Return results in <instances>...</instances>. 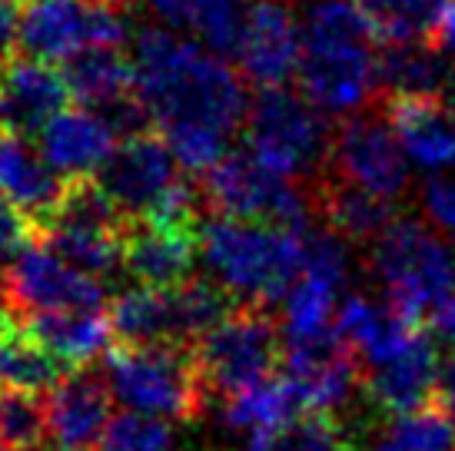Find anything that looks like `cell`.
Masks as SVG:
<instances>
[{
	"mask_svg": "<svg viewBox=\"0 0 455 451\" xmlns=\"http://www.w3.org/2000/svg\"><path fill=\"white\" fill-rule=\"evenodd\" d=\"M137 97L156 130L206 123L223 133L243 130L250 116V83L220 53L183 40L170 27H143L133 47Z\"/></svg>",
	"mask_w": 455,
	"mask_h": 451,
	"instance_id": "1",
	"label": "cell"
},
{
	"mask_svg": "<svg viewBox=\"0 0 455 451\" xmlns=\"http://www.w3.org/2000/svg\"><path fill=\"white\" fill-rule=\"evenodd\" d=\"M353 0H316L303 17L299 93L323 113H359L379 97V53Z\"/></svg>",
	"mask_w": 455,
	"mask_h": 451,
	"instance_id": "2",
	"label": "cell"
},
{
	"mask_svg": "<svg viewBox=\"0 0 455 451\" xmlns=\"http://www.w3.org/2000/svg\"><path fill=\"white\" fill-rule=\"evenodd\" d=\"M200 256L216 282L243 302L269 305L303 276V236L269 223L210 216L196 229Z\"/></svg>",
	"mask_w": 455,
	"mask_h": 451,
	"instance_id": "3",
	"label": "cell"
},
{
	"mask_svg": "<svg viewBox=\"0 0 455 451\" xmlns=\"http://www.w3.org/2000/svg\"><path fill=\"white\" fill-rule=\"evenodd\" d=\"M369 263L386 286V302L416 326L455 296V249L426 219L395 216L372 242Z\"/></svg>",
	"mask_w": 455,
	"mask_h": 451,
	"instance_id": "4",
	"label": "cell"
},
{
	"mask_svg": "<svg viewBox=\"0 0 455 451\" xmlns=\"http://www.w3.org/2000/svg\"><path fill=\"white\" fill-rule=\"evenodd\" d=\"M183 166L156 126L120 139L97 179L130 219H170L200 226V189L183 179Z\"/></svg>",
	"mask_w": 455,
	"mask_h": 451,
	"instance_id": "5",
	"label": "cell"
},
{
	"mask_svg": "<svg viewBox=\"0 0 455 451\" xmlns=\"http://www.w3.org/2000/svg\"><path fill=\"white\" fill-rule=\"evenodd\" d=\"M103 376L127 412L193 422L206 405V382L187 345H116Z\"/></svg>",
	"mask_w": 455,
	"mask_h": 451,
	"instance_id": "6",
	"label": "cell"
},
{
	"mask_svg": "<svg viewBox=\"0 0 455 451\" xmlns=\"http://www.w3.org/2000/svg\"><path fill=\"white\" fill-rule=\"evenodd\" d=\"M200 200L213 216L243 219V223H269L290 233L313 229V196L306 183L286 179L276 170L259 163L250 150L227 153L210 173L200 176Z\"/></svg>",
	"mask_w": 455,
	"mask_h": 451,
	"instance_id": "7",
	"label": "cell"
},
{
	"mask_svg": "<svg viewBox=\"0 0 455 451\" xmlns=\"http://www.w3.org/2000/svg\"><path fill=\"white\" fill-rule=\"evenodd\" d=\"M246 146L259 163L286 179L313 183L326 170L332 123L303 93L290 87L259 90L243 123Z\"/></svg>",
	"mask_w": 455,
	"mask_h": 451,
	"instance_id": "8",
	"label": "cell"
},
{
	"mask_svg": "<svg viewBox=\"0 0 455 451\" xmlns=\"http://www.w3.org/2000/svg\"><path fill=\"white\" fill-rule=\"evenodd\" d=\"M283 328L273 322L266 305L243 302L233 315H227L216 328H210L193 345V359L200 368L206 392L236 395L259 385L283 359Z\"/></svg>",
	"mask_w": 455,
	"mask_h": 451,
	"instance_id": "9",
	"label": "cell"
},
{
	"mask_svg": "<svg viewBox=\"0 0 455 451\" xmlns=\"http://www.w3.org/2000/svg\"><path fill=\"white\" fill-rule=\"evenodd\" d=\"M130 11L103 0H20V51L44 63H67L87 47H124Z\"/></svg>",
	"mask_w": 455,
	"mask_h": 451,
	"instance_id": "10",
	"label": "cell"
},
{
	"mask_svg": "<svg viewBox=\"0 0 455 451\" xmlns=\"http://www.w3.org/2000/svg\"><path fill=\"white\" fill-rule=\"evenodd\" d=\"M326 173L392 202L405 193L409 186L405 150L376 103L332 123Z\"/></svg>",
	"mask_w": 455,
	"mask_h": 451,
	"instance_id": "11",
	"label": "cell"
},
{
	"mask_svg": "<svg viewBox=\"0 0 455 451\" xmlns=\"http://www.w3.org/2000/svg\"><path fill=\"white\" fill-rule=\"evenodd\" d=\"M0 289L20 319L24 315L34 319L44 313H70V309H103V299H107L100 279L70 265L40 239L30 242L4 269Z\"/></svg>",
	"mask_w": 455,
	"mask_h": 451,
	"instance_id": "12",
	"label": "cell"
},
{
	"mask_svg": "<svg viewBox=\"0 0 455 451\" xmlns=\"http://www.w3.org/2000/svg\"><path fill=\"white\" fill-rule=\"evenodd\" d=\"M283 378L299 392L306 412H336L353 399L363 385V365L353 349L336 336L309 338V342H286L279 359Z\"/></svg>",
	"mask_w": 455,
	"mask_h": 451,
	"instance_id": "13",
	"label": "cell"
},
{
	"mask_svg": "<svg viewBox=\"0 0 455 451\" xmlns=\"http://www.w3.org/2000/svg\"><path fill=\"white\" fill-rule=\"evenodd\" d=\"M64 70L34 57H11L0 63V130L37 139V133L60 110L70 107Z\"/></svg>",
	"mask_w": 455,
	"mask_h": 451,
	"instance_id": "14",
	"label": "cell"
},
{
	"mask_svg": "<svg viewBox=\"0 0 455 451\" xmlns=\"http://www.w3.org/2000/svg\"><path fill=\"white\" fill-rule=\"evenodd\" d=\"M200 226L170 219H130L124 233V265L140 286L173 289L193 279V259L200 252Z\"/></svg>",
	"mask_w": 455,
	"mask_h": 451,
	"instance_id": "15",
	"label": "cell"
},
{
	"mask_svg": "<svg viewBox=\"0 0 455 451\" xmlns=\"http://www.w3.org/2000/svg\"><path fill=\"white\" fill-rule=\"evenodd\" d=\"M376 107L386 113L412 163L422 170H445L455 163V107L445 97L379 93Z\"/></svg>",
	"mask_w": 455,
	"mask_h": 451,
	"instance_id": "16",
	"label": "cell"
},
{
	"mask_svg": "<svg viewBox=\"0 0 455 451\" xmlns=\"http://www.w3.org/2000/svg\"><path fill=\"white\" fill-rule=\"evenodd\" d=\"M51 439L64 451H90L114 422V392L103 372L74 368L47 399Z\"/></svg>",
	"mask_w": 455,
	"mask_h": 451,
	"instance_id": "17",
	"label": "cell"
},
{
	"mask_svg": "<svg viewBox=\"0 0 455 451\" xmlns=\"http://www.w3.org/2000/svg\"><path fill=\"white\" fill-rule=\"evenodd\" d=\"M44 160L60 176H97L120 146L116 126L87 107H67L37 133Z\"/></svg>",
	"mask_w": 455,
	"mask_h": 451,
	"instance_id": "18",
	"label": "cell"
},
{
	"mask_svg": "<svg viewBox=\"0 0 455 451\" xmlns=\"http://www.w3.org/2000/svg\"><path fill=\"white\" fill-rule=\"evenodd\" d=\"M439 352L432 338L419 328L412 342L395 359H389L379 368L363 372V389L369 401L386 415H405L429 405L439 382Z\"/></svg>",
	"mask_w": 455,
	"mask_h": 451,
	"instance_id": "19",
	"label": "cell"
},
{
	"mask_svg": "<svg viewBox=\"0 0 455 451\" xmlns=\"http://www.w3.org/2000/svg\"><path fill=\"white\" fill-rule=\"evenodd\" d=\"M336 332L353 349L363 368H379L412 342L419 332L416 322H409L389 302H372L366 296H346L336 313Z\"/></svg>",
	"mask_w": 455,
	"mask_h": 451,
	"instance_id": "20",
	"label": "cell"
},
{
	"mask_svg": "<svg viewBox=\"0 0 455 451\" xmlns=\"http://www.w3.org/2000/svg\"><path fill=\"white\" fill-rule=\"evenodd\" d=\"M64 186L67 176H60L44 160L40 146H34L20 133L0 130V196L17 202L37 223V229L60 202Z\"/></svg>",
	"mask_w": 455,
	"mask_h": 451,
	"instance_id": "21",
	"label": "cell"
},
{
	"mask_svg": "<svg viewBox=\"0 0 455 451\" xmlns=\"http://www.w3.org/2000/svg\"><path fill=\"white\" fill-rule=\"evenodd\" d=\"M316 216L323 219V226H329L332 233H339L346 242H376L382 236V229L395 219V202L382 200L376 193L342 183L336 176H329L326 170L306 183Z\"/></svg>",
	"mask_w": 455,
	"mask_h": 451,
	"instance_id": "22",
	"label": "cell"
},
{
	"mask_svg": "<svg viewBox=\"0 0 455 451\" xmlns=\"http://www.w3.org/2000/svg\"><path fill=\"white\" fill-rule=\"evenodd\" d=\"M110 322L124 345H187L180 338L173 289L137 286L110 302Z\"/></svg>",
	"mask_w": 455,
	"mask_h": 451,
	"instance_id": "23",
	"label": "cell"
},
{
	"mask_svg": "<svg viewBox=\"0 0 455 451\" xmlns=\"http://www.w3.org/2000/svg\"><path fill=\"white\" fill-rule=\"evenodd\" d=\"M27 328L47 345V349L70 365H87L110 349L116 336L110 313L103 309H70V313H44L24 319Z\"/></svg>",
	"mask_w": 455,
	"mask_h": 451,
	"instance_id": "24",
	"label": "cell"
},
{
	"mask_svg": "<svg viewBox=\"0 0 455 451\" xmlns=\"http://www.w3.org/2000/svg\"><path fill=\"white\" fill-rule=\"evenodd\" d=\"M455 87V63L432 44H399L379 51V93L449 97Z\"/></svg>",
	"mask_w": 455,
	"mask_h": 451,
	"instance_id": "25",
	"label": "cell"
},
{
	"mask_svg": "<svg viewBox=\"0 0 455 451\" xmlns=\"http://www.w3.org/2000/svg\"><path fill=\"white\" fill-rule=\"evenodd\" d=\"M299 415H306L299 392L286 378H266L259 385L229 395L223 405V425H229L233 431H246V439H253V435H269L276 428L290 425Z\"/></svg>",
	"mask_w": 455,
	"mask_h": 451,
	"instance_id": "26",
	"label": "cell"
},
{
	"mask_svg": "<svg viewBox=\"0 0 455 451\" xmlns=\"http://www.w3.org/2000/svg\"><path fill=\"white\" fill-rule=\"evenodd\" d=\"M379 47L432 44L449 0H353Z\"/></svg>",
	"mask_w": 455,
	"mask_h": 451,
	"instance_id": "27",
	"label": "cell"
},
{
	"mask_svg": "<svg viewBox=\"0 0 455 451\" xmlns=\"http://www.w3.org/2000/svg\"><path fill=\"white\" fill-rule=\"evenodd\" d=\"M64 376V362L27 326L0 336V389L53 392Z\"/></svg>",
	"mask_w": 455,
	"mask_h": 451,
	"instance_id": "28",
	"label": "cell"
},
{
	"mask_svg": "<svg viewBox=\"0 0 455 451\" xmlns=\"http://www.w3.org/2000/svg\"><path fill=\"white\" fill-rule=\"evenodd\" d=\"M336 292L339 289L316 276H299L283 296V338L309 342V338L336 336Z\"/></svg>",
	"mask_w": 455,
	"mask_h": 451,
	"instance_id": "29",
	"label": "cell"
},
{
	"mask_svg": "<svg viewBox=\"0 0 455 451\" xmlns=\"http://www.w3.org/2000/svg\"><path fill=\"white\" fill-rule=\"evenodd\" d=\"M455 415L439 401H429L416 412L392 415L382 435L366 451H452Z\"/></svg>",
	"mask_w": 455,
	"mask_h": 451,
	"instance_id": "30",
	"label": "cell"
},
{
	"mask_svg": "<svg viewBox=\"0 0 455 451\" xmlns=\"http://www.w3.org/2000/svg\"><path fill=\"white\" fill-rule=\"evenodd\" d=\"M124 233H103V229H44L37 239L47 242L57 256H64L70 265L100 279V276H110L116 265H124Z\"/></svg>",
	"mask_w": 455,
	"mask_h": 451,
	"instance_id": "31",
	"label": "cell"
},
{
	"mask_svg": "<svg viewBox=\"0 0 455 451\" xmlns=\"http://www.w3.org/2000/svg\"><path fill=\"white\" fill-rule=\"evenodd\" d=\"M246 451H355V445L329 412H306L269 435L246 439Z\"/></svg>",
	"mask_w": 455,
	"mask_h": 451,
	"instance_id": "32",
	"label": "cell"
},
{
	"mask_svg": "<svg viewBox=\"0 0 455 451\" xmlns=\"http://www.w3.org/2000/svg\"><path fill=\"white\" fill-rule=\"evenodd\" d=\"M51 435V412L40 392L0 389V445L13 451L44 448Z\"/></svg>",
	"mask_w": 455,
	"mask_h": 451,
	"instance_id": "33",
	"label": "cell"
},
{
	"mask_svg": "<svg viewBox=\"0 0 455 451\" xmlns=\"http://www.w3.org/2000/svg\"><path fill=\"white\" fill-rule=\"evenodd\" d=\"M250 0H187V24L213 53H233Z\"/></svg>",
	"mask_w": 455,
	"mask_h": 451,
	"instance_id": "34",
	"label": "cell"
},
{
	"mask_svg": "<svg viewBox=\"0 0 455 451\" xmlns=\"http://www.w3.org/2000/svg\"><path fill=\"white\" fill-rule=\"evenodd\" d=\"M164 139L170 143V150L177 156V163L187 170V173H210L223 156H227V143L229 133L223 130H213L206 123H173L160 130Z\"/></svg>",
	"mask_w": 455,
	"mask_h": 451,
	"instance_id": "35",
	"label": "cell"
},
{
	"mask_svg": "<svg viewBox=\"0 0 455 451\" xmlns=\"http://www.w3.org/2000/svg\"><path fill=\"white\" fill-rule=\"evenodd\" d=\"M173 431L156 415L124 412L114 415L100 439V451H170Z\"/></svg>",
	"mask_w": 455,
	"mask_h": 451,
	"instance_id": "36",
	"label": "cell"
},
{
	"mask_svg": "<svg viewBox=\"0 0 455 451\" xmlns=\"http://www.w3.org/2000/svg\"><path fill=\"white\" fill-rule=\"evenodd\" d=\"M30 242H37V223L17 202L0 196V269H7Z\"/></svg>",
	"mask_w": 455,
	"mask_h": 451,
	"instance_id": "37",
	"label": "cell"
},
{
	"mask_svg": "<svg viewBox=\"0 0 455 451\" xmlns=\"http://www.w3.org/2000/svg\"><path fill=\"white\" fill-rule=\"evenodd\" d=\"M422 206H426V219L432 226L455 236V183H449L443 176H432L422 189Z\"/></svg>",
	"mask_w": 455,
	"mask_h": 451,
	"instance_id": "38",
	"label": "cell"
},
{
	"mask_svg": "<svg viewBox=\"0 0 455 451\" xmlns=\"http://www.w3.org/2000/svg\"><path fill=\"white\" fill-rule=\"evenodd\" d=\"M20 47V4L0 0V63H7Z\"/></svg>",
	"mask_w": 455,
	"mask_h": 451,
	"instance_id": "39",
	"label": "cell"
},
{
	"mask_svg": "<svg viewBox=\"0 0 455 451\" xmlns=\"http://www.w3.org/2000/svg\"><path fill=\"white\" fill-rule=\"evenodd\" d=\"M153 17L166 27H190L187 24V0H143Z\"/></svg>",
	"mask_w": 455,
	"mask_h": 451,
	"instance_id": "40",
	"label": "cell"
},
{
	"mask_svg": "<svg viewBox=\"0 0 455 451\" xmlns=\"http://www.w3.org/2000/svg\"><path fill=\"white\" fill-rule=\"evenodd\" d=\"M443 408H449V412L455 415V355L449 359V362H443V368H439V382H435V399Z\"/></svg>",
	"mask_w": 455,
	"mask_h": 451,
	"instance_id": "41",
	"label": "cell"
},
{
	"mask_svg": "<svg viewBox=\"0 0 455 451\" xmlns=\"http://www.w3.org/2000/svg\"><path fill=\"white\" fill-rule=\"evenodd\" d=\"M432 326H435V332H439L443 338L455 342V296L449 302H445L439 313L432 315Z\"/></svg>",
	"mask_w": 455,
	"mask_h": 451,
	"instance_id": "42",
	"label": "cell"
},
{
	"mask_svg": "<svg viewBox=\"0 0 455 451\" xmlns=\"http://www.w3.org/2000/svg\"><path fill=\"white\" fill-rule=\"evenodd\" d=\"M103 4H110V7H120V11H133L140 0H103Z\"/></svg>",
	"mask_w": 455,
	"mask_h": 451,
	"instance_id": "43",
	"label": "cell"
},
{
	"mask_svg": "<svg viewBox=\"0 0 455 451\" xmlns=\"http://www.w3.org/2000/svg\"><path fill=\"white\" fill-rule=\"evenodd\" d=\"M0 451H13V448H7V445H0ZM30 451H44V448H30Z\"/></svg>",
	"mask_w": 455,
	"mask_h": 451,
	"instance_id": "44",
	"label": "cell"
},
{
	"mask_svg": "<svg viewBox=\"0 0 455 451\" xmlns=\"http://www.w3.org/2000/svg\"><path fill=\"white\" fill-rule=\"evenodd\" d=\"M17 4H20V0H17Z\"/></svg>",
	"mask_w": 455,
	"mask_h": 451,
	"instance_id": "45",
	"label": "cell"
}]
</instances>
